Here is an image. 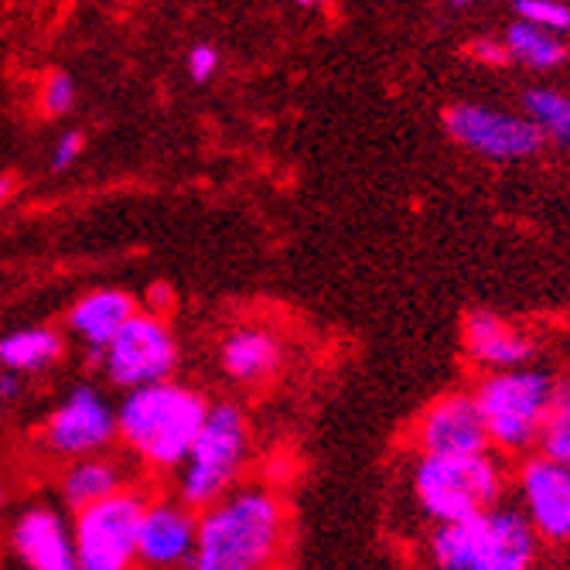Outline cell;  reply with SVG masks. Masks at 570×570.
Instances as JSON below:
<instances>
[{
	"mask_svg": "<svg viewBox=\"0 0 570 570\" xmlns=\"http://www.w3.org/2000/svg\"><path fill=\"white\" fill-rule=\"evenodd\" d=\"M76 99H79V86H76V79L66 69H51L41 79L38 102H41V114L45 117H66V114H72Z\"/></svg>",
	"mask_w": 570,
	"mask_h": 570,
	"instance_id": "obj_23",
	"label": "cell"
},
{
	"mask_svg": "<svg viewBox=\"0 0 570 570\" xmlns=\"http://www.w3.org/2000/svg\"><path fill=\"white\" fill-rule=\"evenodd\" d=\"M86 150V134L82 130H66L56 144V150H51V171H69Z\"/></svg>",
	"mask_w": 570,
	"mask_h": 570,
	"instance_id": "obj_26",
	"label": "cell"
},
{
	"mask_svg": "<svg viewBox=\"0 0 570 570\" xmlns=\"http://www.w3.org/2000/svg\"><path fill=\"white\" fill-rule=\"evenodd\" d=\"M124 489V472L120 464L107 458H79L62 479V499L79 512L99 499H107Z\"/></svg>",
	"mask_w": 570,
	"mask_h": 570,
	"instance_id": "obj_20",
	"label": "cell"
},
{
	"mask_svg": "<svg viewBox=\"0 0 570 570\" xmlns=\"http://www.w3.org/2000/svg\"><path fill=\"white\" fill-rule=\"evenodd\" d=\"M540 537L523 509H485L461 523H441L431 537L438 570H533Z\"/></svg>",
	"mask_w": 570,
	"mask_h": 570,
	"instance_id": "obj_3",
	"label": "cell"
},
{
	"mask_svg": "<svg viewBox=\"0 0 570 570\" xmlns=\"http://www.w3.org/2000/svg\"><path fill=\"white\" fill-rule=\"evenodd\" d=\"M195 537H198V520L191 515V505H175V502L147 505L137 537V557L150 567L188 563L195 553Z\"/></svg>",
	"mask_w": 570,
	"mask_h": 570,
	"instance_id": "obj_14",
	"label": "cell"
},
{
	"mask_svg": "<svg viewBox=\"0 0 570 570\" xmlns=\"http://www.w3.org/2000/svg\"><path fill=\"white\" fill-rule=\"evenodd\" d=\"M502 41L509 51V62H520V66L537 69V72H547V69H557L567 62V45L560 35L537 28L530 21H520V18L505 28Z\"/></svg>",
	"mask_w": 570,
	"mask_h": 570,
	"instance_id": "obj_19",
	"label": "cell"
},
{
	"mask_svg": "<svg viewBox=\"0 0 570 570\" xmlns=\"http://www.w3.org/2000/svg\"><path fill=\"white\" fill-rule=\"evenodd\" d=\"M515 482L533 533L547 543H570V464L537 454L523 461Z\"/></svg>",
	"mask_w": 570,
	"mask_h": 570,
	"instance_id": "obj_11",
	"label": "cell"
},
{
	"mask_svg": "<svg viewBox=\"0 0 570 570\" xmlns=\"http://www.w3.org/2000/svg\"><path fill=\"white\" fill-rule=\"evenodd\" d=\"M472 56H475L479 62H492V66L509 62L505 41H479V45H472Z\"/></svg>",
	"mask_w": 570,
	"mask_h": 570,
	"instance_id": "obj_27",
	"label": "cell"
},
{
	"mask_svg": "<svg viewBox=\"0 0 570 570\" xmlns=\"http://www.w3.org/2000/svg\"><path fill=\"white\" fill-rule=\"evenodd\" d=\"M297 8H322V4H328V0H294Z\"/></svg>",
	"mask_w": 570,
	"mask_h": 570,
	"instance_id": "obj_30",
	"label": "cell"
},
{
	"mask_svg": "<svg viewBox=\"0 0 570 570\" xmlns=\"http://www.w3.org/2000/svg\"><path fill=\"white\" fill-rule=\"evenodd\" d=\"M413 492L428 520L461 523L495 509L505 495V469L492 451L479 454H421L413 469Z\"/></svg>",
	"mask_w": 570,
	"mask_h": 570,
	"instance_id": "obj_4",
	"label": "cell"
},
{
	"mask_svg": "<svg viewBox=\"0 0 570 570\" xmlns=\"http://www.w3.org/2000/svg\"><path fill=\"white\" fill-rule=\"evenodd\" d=\"M14 550L31 570H76V537L56 509H28L14 527Z\"/></svg>",
	"mask_w": 570,
	"mask_h": 570,
	"instance_id": "obj_16",
	"label": "cell"
},
{
	"mask_svg": "<svg viewBox=\"0 0 570 570\" xmlns=\"http://www.w3.org/2000/svg\"><path fill=\"white\" fill-rule=\"evenodd\" d=\"M62 355H66V338H62V332L48 328V325L18 328L0 338V366L18 376L45 373L56 366Z\"/></svg>",
	"mask_w": 570,
	"mask_h": 570,
	"instance_id": "obj_18",
	"label": "cell"
},
{
	"mask_svg": "<svg viewBox=\"0 0 570 570\" xmlns=\"http://www.w3.org/2000/svg\"><path fill=\"white\" fill-rule=\"evenodd\" d=\"M144 495L120 489L76 515V570H127L137 557Z\"/></svg>",
	"mask_w": 570,
	"mask_h": 570,
	"instance_id": "obj_7",
	"label": "cell"
},
{
	"mask_svg": "<svg viewBox=\"0 0 570 570\" xmlns=\"http://www.w3.org/2000/svg\"><path fill=\"white\" fill-rule=\"evenodd\" d=\"M209 400L198 390L161 380L127 390L117 410V434L154 469H181L205 417Z\"/></svg>",
	"mask_w": 570,
	"mask_h": 570,
	"instance_id": "obj_2",
	"label": "cell"
},
{
	"mask_svg": "<svg viewBox=\"0 0 570 570\" xmlns=\"http://www.w3.org/2000/svg\"><path fill=\"white\" fill-rule=\"evenodd\" d=\"M0 396H18V373L4 370V376H0Z\"/></svg>",
	"mask_w": 570,
	"mask_h": 570,
	"instance_id": "obj_29",
	"label": "cell"
},
{
	"mask_svg": "<svg viewBox=\"0 0 570 570\" xmlns=\"http://www.w3.org/2000/svg\"><path fill=\"white\" fill-rule=\"evenodd\" d=\"M421 454H479L492 451L489 428L479 410L475 393H444L438 396L417 424Z\"/></svg>",
	"mask_w": 570,
	"mask_h": 570,
	"instance_id": "obj_12",
	"label": "cell"
},
{
	"mask_svg": "<svg viewBox=\"0 0 570 570\" xmlns=\"http://www.w3.org/2000/svg\"><path fill=\"white\" fill-rule=\"evenodd\" d=\"M454 144L489 161H527L543 147V134L527 114H505L485 102H454L444 114Z\"/></svg>",
	"mask_w": 570,
	"mask_h": 570,
	"instance_id": "obj_9",
	"label": "cell"
},
{
	"mask_svg": "<svg viewBox=\"0 0 570 570\" xmlns=\"http://www.w3.org/2000/svg\"><path fill=\"white\" fill-rule=\"evenodd\" d=\"M107 380L120 390L171 380L178 370V338L158 311H137L102 352Z\"/></svg>",
	"mask_w": 570,
	"mask_h": 570,
	"instance_id": "obj_8",
	"label": "cell"
},
{
	"mask_svg": "<svg viewBox=\"0 0 570 570\" xmlns=\"http://www.w3.org/2000/svg\"><path fill=\"white\" fill-rule=\"evenodd\" d=\"M249 454V424L243 410L233 403H216L209 406L188 458L181 461V499L191 509H205L216 499H223Z\"/></svg>",
	"mask_w": 570,
	"mask_h": 570,
	"instance_id": "obj_6",
	"label": "cell"
},
{
	"mask_svg": "<svg viewBox=\"0 0 570 570\" xmlns=\"http://www.w3.org/2000/svg\"><path fill=\"white\" fill-rule=\"evenodd\" d=\"M117 434V410L102 400L92 386H76L48 417L45 424V448L66 454V458H86L107 448Z\"/></svg>",
	"mask_w": 570,
	"mask_h": 570,
	"instance_id": "obj_10",
	"label": "cell"
},
{
	"mask_svg": "<svg viewBox=\"0 0 570 570\" xmlns=\"http://www.w3.org/2000/svg\"><path fill=\"white\" fill-rule=\"evenodd\" d=\"M18 191V178L14 175H0V209L11 202V195Z\"/></svg>",
	"mask_w": 570,
	"mask_h": 570,
	"instance_id": "obj_28",
	"label": "cell"
},
{
	"mask_svg": "<svg viewBox=\"0 0 570 570\" xmlns=\"http://www.w3.org/2000/svg\"><path fill=\"white\" fill-rule=\"evenodd\" d=\"M284 358L281 338L261 325H239L219 345V366L236 383H264Z\"/></svg>",
	"mask_w": 570,
	"mask_h": 570,
	"instance_id": "obj_17",
	"label": "cell"
},
{
	"mask_svg": "<svg viewBox=\"0 0 570 570\" xmlns=\"http://www.w3.org/2000/svg\"><path fill=\"white\" fill-rule=\"evenodd\" d=\"M127 4H134V0H127Z\"/></svg>",
	"mask_w": 570,
	"mask_h": 570,
	"instance_id": "obj_32",
	"label": "cell"
},
{
	"mask_svg": "<svg viewBox=\"0 0 570 570\" xmlns=\"http://www.w3.org/2000/svg\"><path fill=\"white\" fill-rule=\"evenodd\" d=\"M287 533V509L274 489L243 485L198 515L191 570H271Z\"/></svg>",
	"mask_w": 570,
	"mask_h": 570,
	"instance_id": "obj_1",
	"label": "cell"
},
{
	"mask_svg": "<svg viewBox=\"0 0 570 570\" xmlns=\"http://www.w3.org/2000/svg\"><path fill=\"white\" fill-rule=\"evenodd\" d=\"M219 48L216 45H205V41H198V45H191L188 48V59H185V69H188V76H191V82H209L216 72H219Z\"/></svg>",
	"mask_w": 570,
	"mask_h": 570,
	"instance_id": "obj_25",
	"label": "cell"
},
{
	"mask_svg": "<svg viewBox=\"0 0 570 570\" xmlns=\"http://www.w3.org/2000/svg\"><path fill=\"white\" fill-rule=\"evenodd\" d=\"M512 11L520 21H530L537 28H547L553 35L570 31V8L563 0H512Z\"/></svg>",
	"mask_w": 570,
	"mask_h": 570,
	"instance_id": "obj_24",
	"label": "cell"
},
{
	"mask_svg": "<svg viewBox=\"0 0 570 570\" xmlns=\"http://www.w3.org/2000/svg\"><path fill=\"white\" fill-rule=\"evenodd\" d=\"M523 114L537 124V130L543 137L570 147V96H563L557 89H543V86L527 89L523 92Z\"/></svg>",
	"mask_w": 570,
	"mask_h": 570,
	"instance_id": "obj_21",
	"label": "cell"
},
{
	"mask_svg": "<svg viewBox=\"0 0 570 570\" xmlns=\"http://www.w3.org/2000/svg\"><path fill=\"white\" fill-rule=\"evenodd\" d=\"M461 338H464L469 358L485 373L530 366V358L537 355V342L523 328H515L512 322L499 318L495 311H485V307H475L464 315Z\"/></svg>",
	"mask_w": 570,
	"mask_h": 570,
	"instance_id": "obj_13",
	"label": "cell"
},
{
	"mask_svg": "<svg viewBox=\"0 0 570 570\" xmlns=\"http://www.w3.org/2000/svg\"><path fill=\"white\" fill-rule=\"evenodd\" d=\"M140 304L130 291L120 287H96L89 294H82L66 315L69 332L92 352L102 355L107 345L117 338V332L137 315Z\"/></svg>",
	"mask_w": 570,
	"mask_h": 570,
	"instance_id": "obj_15",
	"label": "cell"
},
{
	"mask_svg": "<svg viewBox=\"0 0 570 570\" xmlns=\"http://www.w3.org/2000/svg\"><path fill=\"white\" fill-rule=\"evenodd\" d=\"M540 454L560 464H570V380H557L553 400H550V413L543 421L540 441H537Z\"/></svg>",
	"mask_w": 570,
	"mask_h": 570,
	"instance_id": "obj_22",
	"label": "cell"
},
{
	"mask_svg": "<svg viewBox=\"0 0 570 570\" xmlns=\"http://www.w3.org/2000/svg\"><path fill=\"white\" fill-rule=\"evenodd\" d=\"M451 4H454V8H464V4H469V0H451Z\"/></svg>",
	"mask_w": 570,
	"mask_h": 570,
	"instance_id": "obj_31",
	"label": "cell"
},
{
	"mask_svg": "<svg viewBox=\"0 0 570 570\" xmlns=\"http://www.w3.org/2000/svg\"><path fill=\"white\" fill-rule=\"evenodd\" d=\"M553 390L557 380L543 370L520 366L489 373L479 383L475 400L485 417L492 448H499L502 454H527L530 448H537Z\"/></svg>",
	"mask_w": 570,
	"mask_h": 570,
	"instance_id": "obj_5",
	"label": "cell"
}]
</instances>
